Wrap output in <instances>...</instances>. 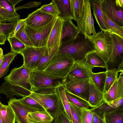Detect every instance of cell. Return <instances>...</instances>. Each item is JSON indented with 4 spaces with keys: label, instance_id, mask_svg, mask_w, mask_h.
<instances>
[{
    "label": "cell",
    "instance_id": "1",
    "mask_svg": "<svg viewBox=\"0 0 123 123\" xmlns=\"http://www.w3.org/2000/svg\"><path fill=\"white\" fill-rule=\"evenodd\" d=\"M94 52L95 50L94 44L80 31L75 39L60 46L58 54L67 55L75 62H84L87 55Z\"/></svg>",
    "mask_w": 123,
    "mask_h": 123
},
{
    "label": "cell",
    "instance_id": "2",
    "mask_svg": "<svg viewBox=\"0 0 123 123\" xmlns=\"http://www.w3.org/2000/svg\"><path fill=\"white\" fill-rule=\"evenodd\" d=\"M65 78L47 74L43 71H33L31 79L32 92L43 94L56 93L58 87L64 85Z\"/></svg>",
    "mask_w": 123,
    "mask_h": 123
},
{
    "label": "cell",
    "instance_id": "3",
    "mask_svg": "<svg viewBox=\"0 0 123 123\" xmlns=\"http://www.w3.org/2000/svg\"><path fill=\"white\" fill-rule=\"evenodd\" d=\"M75 62L67 55L57 54L52 59L43 71L48 74L65 78Z\"/></svg>",
    "mask_w": 123,
    "mask_h": 123
},
{
    "label": "cell",
    "instance_id": "4",
    "mask_svg": "<svg viewBox=\"0 0 123 123\" xmlns=\"http://www.w3.org/2000/svg\"><path fill=\"white\" fill-rule=\"evenodd\" d=\"M28 96L37 102L54 119L60 112L65 111L62 102L56 92L50 94H43L32 92Z\"/></svg>",
    "mask_w": 123,
    "mask_h": 123
},
{
    "label": "cell",
    "instance_id": "5",
    "mask_svg": "<svg viewBox=\"0 0 123 123\" xmlns=\"http://www.w3.org/2000/svg\"><path fill=\"white\" fill-rule=\"evenodd\" d=\"M57 18H55L48 24L42 27L32 28L25 24L26 33L34 47L46 46L50 32Z\"/></svg>",
    "mask_w": 123,
    "mask_h": 123
},
{
    "label": "cell",
    "instance_id": "6",
    "mask_svg": "<svg viewBox=\"0 0 123 123\" xmlns=\"http://www.w3.org/2000/svg\"><path fill=\"white\" fill-rule=\"evenodd\" d=\"M33 71L23 64L15 68L7 76L4 77L5 82L23 88L32 92L31 79Z\"/></svg>",
    "mask_w": 123,
    "mask_h": 123
},
{
    "label": "cell",
    "instance_id": "7",
    "mask_svg": "<svg viewBox=\"0 0 123 123\" xmlns=\"http://www.w3.org/2000/svg\"><path fill=\"white\" fill-rule=\"evenodd\" d=\"M111 43L110 53L106 63V70L118 69L123 63V38L114 34H111Z\"/></svg>",
    "mask_w": 123,
    "mask_h": 123
},
{
    "label": "cell",
    "instance_id": "8",
    "mask_svg": "<svg viewBox=\"0 0 123 123\" xmlns=\"http://www.w3.org/2000/svg\"><path fill=\"white\" fill-rule=\"evenodd\" d=\"M110 33L108 31H99L94 35L86 36L94 44L95 52L107 62L110 54L111 40Z\"/></svg>",
    "mask_w": 123,
    "mask_h": 123
},
{
    "label": "cell",
    "instance_id": "9",
    "mask_svg": "<svg viewBox=\"0 0 123 123\" xmlns=\"http://www.w3.org/2000/svg\"><path fill=\"white\" fill-rule=\"evenodd\" d=\"M89 0H85L84 8L80 19L77 22L79 29L86 36L96 34Z\"/></svg>",
    "mask_w": 123,
    "mask_h": 123
},
{
    "label": "cell",
    "instance_id": "10",
    "mask_svg": "<svg viewBox=\"0 0 123 123\" xmlns=\"http://www.w3.org/2000/svg\"><path fill=\"white\" fill-rule=\"evenodd\" d=\"M47 49L46 46L26 47L20 54L23 57V64L25 67L33 71L38 65Z\"/></svg>",
    "mask_w": 123,
    "mask_h": 123
},
{
    "label": "cell",
    "instance_id": "11",
    "mask_svg": "<svg viewBox=\"0 0 123 123\" xmlns=\"http://www.w3.org/2000/svg\"><path fill=\"white\" fill-rule=\"evenodd\" d=\"M90 80H74L64 84L65 89L70 93L88 102L89 94Z\"/></svg>",
    "mask_w": 123,
    "mask_h": 123
},
{
    "label": "cell",
    "instance_id": "12",
    "mask_svg": "<svg viewBox=\"0 0 123 123\" xmlns=\"http://www.w3.org/2000/svg\"><path fill=\"white\" fill-rule=\"evenodd\" d=\"M103 12L119 25L123 26V8L117 6L115 0H99Z\"/></svg>",
    "mask_w": 123,
    "mask_h": 123
},
{
    "label": "cell",
    "instance_id": "13",
    "mask_svg": "<svg viewBox=\"0 0 123 123\" xmlns=\"http://www.w3.org/2000/svg\"><path fill=\"white\" fill-rule=\"evenodd\" d=\"M93 68L85 64L84 62H75L65 78L64 84L77 79H85L91 80Z\"/></svg>",
    "mask_w": 123,
    "mask_h": 123
},
{
    "label": "cell",
    "instance_id": "14",
    "mask_svg": "<svg viewBox=\"0 0 123 123\" xmlns=\"http://www.w3.org/2000/svg\"><path fill=\"white\" fill-rule=\"evenodd\" d=\"M8 103L13 112L17 123H28L26 119L28 113L38 111L23 103L19 99L15 98H10Z\"/></svg>",
    "mask_w": 123,
    "mask_h": 123
},
{
    "label": "cell",
    "instance_id": "15",
    "mask_svg": "<svg viewBox=\"0 0 123 123\" xmlns=\"http://www.w3.org/2000/svg\"><path fill=\"white\" fill-rule=\"evenodd\" d=\"M55 17L42 12L39 8L28 14L26 18V24L32 28L42 27L48 24Z\"/></svg>",
    "mask_w": 123,
    "mask_h": 123
},
{
    "label": "cell",
    "instance_id": "16",
    "mask_svg": "<svg viewBox=\"0 0 123 123\" xmlns=\"http://www.w3.org/2000/svg\"><path fill=\"white\" fill-rule=\"evenodd\" d=\"M20 18V15L15 10V6L10 0H0V22H17Z\"/></svg>",
    "mask_w": 123,
    "mask_h": 123
},
{
    "label": "cell",
    "instance_id": "17",
    "mask_svg": "<svg viewBox=\"0 0 123 123\" xmlns=\"http://www.w3.org/2000/svg\"><path fill=\"white\" fill-rule=\"evenodd\" d=\"M63 20L57 18L49 34L47 45L48 51L58 50L60 45L62 28Z\"/></svg>",
    "mask_w": 123,
    "mask_h": 123
},
{
    "label": "cell",
    "instance_id": "18",
    "mask_svg": "<svg viewBox=\"0 0 123 123\" xmlns=\"http://www.w3.org/2000/svg\"><path fill=\"white\" fill-rule=\"evenodd\" d=\"M123 97V72H121L114 83L104 94V101L107 103Z\"/></svg>",
    "mask_w": 123,
    "mask_h": 123
},
{
    "label": "cell",
    "instance_id": "19",
    "mask_svg": "<svg viewBox=\"0 0 123 123\" xmlns=\"http://www.w3.org/2000/svg\"><path fill=\"white\" fill-rule=\"evenodd\" d=\"M80 31L77 26L71 20H64L62 30L60 46L75 39Z\"/></svg>",
    "mask_w": 123,
    "mask_h": 123
},
{
    "label": "cell",
    "instance_id": "20",
    "mask_svg": "<svg viewBox=\"0 0 123 123\" xmlns=\"http://www.w3.org/2000/svg\"><path fill=\"white\" fill-rule=\"evenodd\" d=\"M0 93L6 95L8 98H14V96L23 98L28 96L31 92L20 86L4 82L0 87Z\"/></svg>",
    "mask_w": 123,
    "mask_h": 123
},
{
    "label": "cell",
    "instance_id": "21",
    "mask_svg": "<svg viewBox=\"0 0 123 123\" xmlns=\"http://www.w3.org/2000/svg\"><path fill=\"white\" fill-rule=\"evenodd\" d=\"M59 12L57 17L63 20H74L71 0H53Z\"/></svg>",
    "mask_w": 123,
    "mask_h": 123
},
{
    "label": "cell",
    "instance_id": "22",
    "mask_svg": "<svg viewBox=\"0 0 123 123\" xmlns=\"http://www.w3.org/2000/svg\"><path fill=\"white\" fill-rule=\"evenodd\" d=\"M90 90L88 102L92 108L98 106L104 101V93L101 92L92 81L90 80Z\"/></svg>",
    "mask_w": 123,
    "mask_h": 123
},
{
    "label": "cell",
    "instance_id": "23",
    "mask_svg": "<svg viewBox=\"0 0 123 123\" xmlns=\"http://www.w3.org/2000/svg\"><path fill=\"white\" fill-rule=\"evenodd\" d=\"M89 1L93 15L101 31L109 32L106 25L99 0H89Z\"/></svg>",
    "mask_w": 123,
    "mask_h": 123
},
{
    "label": "cell",
    "instance_id": "24",
    "mask_svg": "<svg viewBox=\"0 0 123 123\" xmlns=\"http://www.w3.org/2000/svg\"><path fill=\"white\" fill-rule=\"evenodd\" d=\"M28 123L49 122L54 119L46 111H37L28 112L26 116Z\"/></svg>",
    "mask_w": 123,
    "mask_h": 123
},
{
    "label": "cell",
    "instance_id": "25",
    "mask_svg": "<svg viewBox=\"0 0 123 123\" xmlns=\"http://www.w3.org/2000/svg\"><path fill=\"white\" fill-rule=\"evenodd\" d=\"M105 123H123V107L105 113Z\"/></svg>",
    "mask_w": 123,
    "mask_h": 123
},
{
    "label": "cell",
    "instance_id": "26",
    "mask_svg": "<svg viewBox=\"0 0 123 123\" xmlns=\"http://www.w3.org/2000/svg\"><path fill=\"white\" fill-rule=\"evenodd\" d=\"M0 111L3 123H15V116L11 107L2 104L0 101Z\"/></svg>",
    "mask_w": 123,
    "mask_h": 123
},
{
    "label": "cell",
    "instance_id": "27",
    "mask_svg": "<svg viewBox=\"0 0 123 123\" xmlns=\"http://www.w3.org/2000/svg\"><path fill=\"white\" fill-rule=\"evenodd\" d=\"M86 65L93 68L99 67L105 68L106 63L104 61L97 55L95 52L87 55L84 62Z\"/></svg>",
    "mask_w": 123,
    "mask_h": 123
},
{
    "label": "cell",
    "instance_id": "28",
    "mask_svg": "<svg viewBox=\"0 0 123 123\" xmlns=\"http://www.w3.org/2000/svg\"><path fill=\"white\" fill-rule=\"evenodd\" d=\"M55 91L62 102L68 117L72 121L70 104L66 97L65 89L63 85L57 87Z\"/></svg>",
    "mask_w": 123,
    "mask_h": 123
},
{
    "label": "cell",
    "instance_id": "29",
    "mask_svg": "<svg viewBox=\"0 0 123 123\" xmlns=\"http://www.w3.org/2000/svg\"><path fill=\"white\" fill-rule=\"evenodd\" d=\"M85 0H71L72 13L74 20L77 22L81 19Z\"/></svg>",
    "mask_w": 123,
    "mask_h": 123
},
{
    "label": "cell",
    "instance_id": "30",
    "mask_svg": "<svg viewBox=\"0 0 123 123\" xmlns=\"http://www.w3.org/2000/svg\"><path fill=\"white\" fill-rule=\"evenodd\" d=\"M58 50L49 51L47 49L45 53L40 59L38 65L33 71H43L52 59L58 54Z\"/></svg>",
    "mask_w": 123,
    "mask_h": 123
},
{
    "label": "cell",
    "instance_id": "31",
    "mask_svg": "<svg viewBox=\"0 0 123 123\" xmlns=\"http://www.w3.org/2000/svg\"><path fill=\"white\" fill-rule=\"evenodd\" d=\"M17 54L12 51L3 55L4 59L0 67V78L6 75L9 71V67Z\"/></svg>",
    "mask_w": 123,
    "mask_h": 123
},
{
    "label": "cell",
    "instance_id": "32",
    "mask_svg": "<svg viewBox=\"0 0 123 123\" xmlns=\"http://www.w3.org/2000/svg\"><path fill=\"white\" fill-rule=\"evenodd\" d=\"M106 71L93 72L91 79L99 90L104 93L106 77Z\"/></svg>",
    "mask_w": 123,
    "mask_h": 123
},
{
    "label": "cell",
    "instance_id": "33",
    "mask_svg": "<svg viewBox=\"0 0 123 123\" xmlns=\"http://www.w3.org/2000/svg\"><path fill=\"white\" fill-rule=\"evenodd\" d=\"M103 14L106 25L109 32L123 38V26L119 25L111 20L104 13Z\"/></svg>",
    "mask_w": 123,
    "mask_h": 123
},
{
    "label": "cell",
    "instance_id": "34",
    "mask_svg": "<svg viewBox=\"0 0 123 123\" xmlns=\"http://www.w3.org/2000/svg\"><path fill=\"white\" fill-rule=\"evenodd\" d=\"M65 93L66 97L70 103L81 108L88 109L90 107L88 102L70 93L66 89Z\"/></svg>",
    "mask_w": 123,
    "mask_h": 123
},
{
    "label": "cell",
    "instance_id": "35",
    "mask_svg": "<svg viewBox=\"0 0 123 123\" xmlns=\"http://www.w3.org/2000/svg\"><path fill=\"white\" fill-rule=\"evenodd\" d=\"M11 46V51L18 54L26 48L25 45L15 36L10 37L7 39Z\"/></svg>",
    "mask_w": 123,
    "mask_h": 123
},
{
    "label": "cell",
    "instance_id": "36",
    "mask_svg": "<svg viewBox=\"0 0 123 123\" xmlns=\"http://www.w3.org/2000/svg\"><path fill=\"white\" fill-rule=\"evenodd\" d=\"M104 94L109 90L118 78V72L117 69L107 70Z\"/></svg>",
    "mask_w": 123,
    "mask_h": 123
},
{
    "label": "cell",
    "instance_id": "37",
    "mask_svg": "<svg viewBox=\"0 0 123 123\" xmlns=\"http://www.w3.org/2000/svg\"><path fill=\"white\" fill-rule=\"evenodd\" d=\"M25 24H24L21 27L14 36L22 42L25 45L26 47H33L26 33L25 29Z\"/></svg>",
    "mask_w": 123,
    "mask_h": 123
},
{
    "label": "cell",
    "instance_id": "38",
    "mask_svg": "<svg viewBox=\"0 0 123 123\" xmlns=\"http://www.w3.org/2000/svg\"><path fill=\"white\" fill-rule=\"evenodd\" d=\"M70 104L72 121L73 123H82L81 108L70 103Z\"/></svg>",
    "mask_w": 123,
    "mask_h": 123
},
{
    "label": "cell",
    "instance_id": "39",
    "mask_svg": "<svg viewBox=\"0 0 123 123\" xmlns=\"http://www.w3.org/2000/svg\"><path fill=\"white\" fill-rule=\"evenodd\" d=\"M39 9L42 12L50 14L55 17H57L59 14L53 0L49 4L42 5Z\"/></svg>",
    "mask_w": 123,
    "mask_h": 123
},
{
    "label": "cell",
    "instance_id": "40",
    "mask_svg": "<svg viewBox=\"0 0 123 123\" xmlns=\"http://www.w3.org/2000/svg\"><path fill=\"white\" fill-rule=\"evenodd\" d=\"M117 108L113 103L108 104L104 101L97 107L92 108L90 110L92 112L98 111L107 113Z\"/></svg>",
    "mask_w": 123,
    "mask_h": 123
},
{
    "label": "cell",
    "instance_id": "41",
    "mask_svg": "<svg viewBox=\"0 0 123 123\" xmlns=\"http://www.w3.org/2000/svg\"><path fill=\"white\" fill-rule=\"evenodd\" d=\"M22 103L31 108L35 109L38 111H45L43 107L37 102L33 98L26 96L19 99Z\"/></svg>",
    "mask_w": 123,
    "mask_h": 123
},
{
    "label": "cell",
    "instance_id": "42",
    "mask_svg": "<svg viewBox=\"0 0 123 123\" xmlns=\"http://www.w3.org/2000/svg\"><path fill=\"white\" fill-rule=\"evenodd\" d=\"M17 23V21L9 23L1 22V31L6 39L14 31Z\"/></svg>",
    "mask_w": 123,
    "mask_h": 123
},
{
    "label": "cell",
    "instance_id": "43",
    "mask_svg": "<svg viewBox=\"0 0 123 123\" xmlns=\"http://www.w3.org/2000/svg\"><path fill=\"white\" fill-rule=\"evenodd\" d=\"M82 123H92L93 113L90 109L81 108Z\"/></svg>",
    "mask_w": 123,
    "mask_h": 123
},
{
    "label": "cell",
    "instance_id": "44",
    "mask_svg": "<svg viewBox=\"0 0 123 123\" xmlns=\"http://www.w3.org/2000/svg\"><path fill=\"white\" fill-rule=\"evenodd\" d=\"M54 119L55 123H73L68 117L65 111L60 112Z\"/></svg>",
    "mask_w": 123,
    "mask_h": 123
},
{
    "label": "cell",
    "instance_id": "45",
    "mask_svg": "<svg viewBox=\"0 0 123 123\" xmlns=\"http://www.w3.org/2000/svg\"><path fill=\"white\" fill-rule=\"evenodd\" d=\"M92 112L93 114L92 123H105L104 113L96 111Z\"/></svg>",
    "mask_w": 123,
    "mask_h": 123
},
{
    "label": "cell",
    "instance_id": "46",
    "mask_svg": "<svg viewBox=\"0 0 123 123\" xmlns=\"http://www.w3.org/2000/svg\"><path fill=\"white\" fill-rule=\"evenodd\" d=\"M41 4V2H30L22 6L15 7V10L16 11L18 10L22 9H29L34 7H37Z\"/></svg>",
    "mask_w": 123,
    "mask_h": 123
},
{
    "label": "cell",
    "instance_id": "47",
    "mask_svg": "<svg viewBox=\"0 0 123 123\" xmlns=\"http://www.w3.org/2000/svg\"><path fill=\"white\" fill-rule=\"evenodd\" d=\"M17 24L15 29L13 32L10 35V37L14 36L18 31L24 24L26 23V19H19L17 21Z\"/></svg>",
    "mask_w": 123,
    "mask_h": 123
},
{
    "label": "cell",
    "instance_id": "48",
    "mask_svg": "<svg viewBox=\"0 0 123 123\" xmlns=\"http://www.w3.org/2000/svg\"><path fill=\"white\" fill-rule=\"evenodd\" d=\"M1 22H0V45L4 44L6 38V37L3 34L1 30Z\"/></svg>",
    "mask_w": 123,
    "mask_h": 123
},
{
    "label": "cell",
    "instance_id": "49",
    "mask_svg": "<svg viewBox=\"0 0 123 123\" xmlns=\"http://www.w3.org/2000/svg\"><path fill=\"white\" fill-rule=\"evenodd\" d=\"M115 2L117 6L123 8V0H115Z\"/></svg>",
    "mask_w": 123,
    "mask_h": 123
},
{
    "label": "cell",
    "instance_id": "50",
    "mask_svg": "<svg viewBox=\"0 0 123 123\" xmlns=\"http://www.w3.org/2000/svg\"><path fill=\"white\" fill-rule=\"evenodd\" d=\"M23 0H10L12 4L13 5L15 6L19 2Z\"/></svg>",
    "mask_w": 123,
    "mask_h": 123
},
{
    "label": "cell",
    "instance_id": "51",
    "mask_svg": "<svg viewBox=\"0 0 123 123\" xmlns=\"http://www.w3.org/2000/svg\"><path fill=\"white\" fill-rule=\"evenodd\" d=\"M117 71L118 72H123V63L119 66L117 69Z\"/></svg>",
    "mask_w": 123,
    "mask_h": 123
},
{
    "label": "cell",
    "instance_id": "52",
    "mask_svg": "<svg viewBox=\"0 0 123 123\" xmlns=\"http://www.w3.org/2000/svg\"><path fill=\"white\" fill-rule=\"evenodd\" d=\"M3 50L1 48H0V58L3 56Z\"/></svg>",
    "mask_w": 123,
    "mask_h": 123
},
{
    "label": "cell",
    "instance_id": "53",
    "mask_svg": "<svg viewBox=\"0 0 123 123\" xmlns=\"http://www.w3.org/2000/svg\"><path fill=\"white\" fill-rule=\"evenodd\" d=\"M4 58V57L3 55L2 57L0 58V67L1 66L2 63L3 62Z\"/></svg>",
    "mask_w": 123,
    "mask_h": 123
},
{
    "label": "cell",
    "instance_id": "54",
    "mask_svg": "<svg viewBox=\"0 0 123 123\" xmlns=\"http://www.w3.org/2000/svg\"><path fill=\"white\" fill-rule=\"evenodd\" d=\"M55 123V120L54 119V120L50 122L47 123Z\"/></svg>",
    "mask_w": 123,
    "mask_h": 123
},
{
    "label": "cell",
    "instance_id": "55",
    "mask_svg": "<svg viewBox=\"0 0 123 123\" xmlns=\"http://www.w3.org/2000/svg\"><path fill=\"white\" fill-rule=\"evenodd\" d=\"M0 123H3L0 111Z\"/></svg>",
    "mask_w": 123,
    "mask_h": 123
},
{
    "label": "cell",
    "instance_id": "56",
    "mask_svg": "<svg viewBox=\"0 0 123 123\" xmlns=\"http://www.w3.org/2000/svg\"></svg>",
    "mask_w": 123,
    "mask_h": 123
}]
</instances>
